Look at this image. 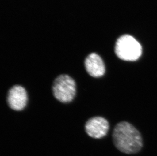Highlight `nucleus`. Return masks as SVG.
Masks as SVG:
<instances>
[{"label": "nucleus", "instance_id": "obj_1", "mask_svg": "<svg viewBox=\"0 0 157 156\" xmlns=\"http://www.w3.org/2000/svg\"><path fill=\"white\" fill-rule=\"evenodd\" d=\"M113 139L116 147L127 154L138 153L143 146L140 132L127 122H121L116 125L113 131Z\"/></svg>", "mask_w": 157, "mask_h": 156}, {"label": "nucleus", "instance_id": "obj_2", "mask_svg": "<svg viewBox=\"0 0 157 156\" xmlns=\"http://www.w3.org/2000/svg\"><path fill=\"white\" fill-rule=\"evenodd\" d=\"M115 53L120 59L128 61L138 60L142 54V47L134 37L128 35L120 37L116 42Z\"/></svg>", "mask_w": 157, "mask_h": 156}, {"label": "nucleus", "instance_id": "obj_3", "mask_svg": "<svg viewBox=\"0 0 157 156\" xmlns=\"http://www.w3.org/2000/svg\"><path fill=\"white\" fill-rule=\"evenodd\" d=\"M75 82L67 75H61L55 80L52 85L53 96L62 103L72 101L75 96Z\"/></svg>", "mask_w": 157, "mask_h": 156}, {"label": "nucleus", "instance_id": "obj_4", "mask_svg": "<svg viewBox=\"0 0 157 156\" xmlns=\"http://www.w3.org/2000/svg\"><path fill=\"white\" fill-rule=\"evenodd\" d=\"M109 128V123L105 118L95 117L86 122L85 130L88 136L93 139H101L105 136Z\"/></svg>", "mask_w": 157, "mask_h": 156}, {"label": "nucleus", "instance_id": "obj_5", "mask_svg": "<svg viewBox=\"0 0 157 156\" xmlns=\"http://www.w3.org/2000/svg\"><path fill=\"white\" fill-rule=\"evenodd\" d=\"M7 100L11 109L15 110L24 109L28 102V95L25 89L21 86H14L8 91Z\"/></svg>", "mask_w": 157, "mask_h": 156}, {"label": "nucleus", "instance_id": "obj_6", "mask_svg": "<svg viewBox=\"0 0 157 156\" xmlns=\"http://www.w3.org/2000/svg\"><path fill=\"white\" fill-rule=\"evenodd\" d=\"M85 65L87 73L94 78H99L105 74L104 62L102 58L97 53H90L86 57Z\"/></svg>", "mask_w": 157, "mask_h": 156}]
</instances>
